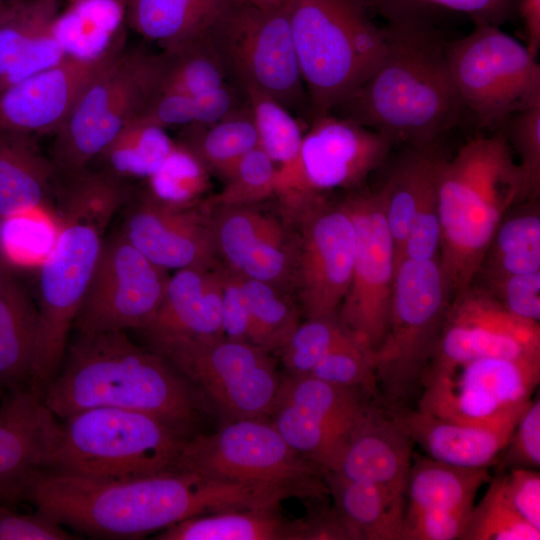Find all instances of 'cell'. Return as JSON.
Listing matches in <instances>:
<instances>
[{
    "instance_id": "cell-1",
    "label": "cell",
    "mask_w": 540,
    "mask_h": 540,
    "mask_svg": "<svg viewBox=\"0 0 540 540\" xmlns=\"http://www.w3.org/2000/svg\"><path fill=\"white\" fill-rule=\"evenodd\" d=\"M36 510L90 537L135 539L187 518L268 503L259 485L169 471L135 478H101L43 469L23 493Z\"/></svg>"
},
{
    "instance_id": "cell-2",
    "label": "cell",
    "mask_w": 540,
    "mask_h": 540,
    "mask_svg": "<svg viewBox=\"0 0 540 540\" xmlns=\"http://www.w3.org/2000/svg\"><path fill=\"white\" fill-rule=\"evenodd\" d=\"M382 27L386 53L335 110L392 145H427L457 125L464 107L453 85L447 41L422 11L392 10Z\"/></svg>"
},
{
    "instance_id": "cell-3",
    "label": "cell",
    "mask_w": 540,
    "mask_h": 540,
    "mask_svg": "<svg viewBox=\"0 0 540 540\" xmlns=\"http://www.w3.org/2000/svg\"><path fill=\"white\" fill-rule=\"evenodd\" d=\"M64 358L42 396L61 419L91 408H121L150 414L188 436L205 408L204 398L165 358L125 331L78 333Z\"/></svg>"
},
{
    "instance_id": "cell-4",
    "label": "cell",
    "mask_w": 540,
    "mask_h": 540,
    "mask_svg": "<svg viewBox=\"0 0 540 540\" xmlns=\"http://www.w3.org/2000/svg\"><path fill=\"white\" fill-rule=\"evenodd\" d=\"M438 262L456 294L478 275L504 215L529 199L506 134L476 136L444 158L437 175Z\"/></svg>"
},
{
    "instance_id": "cell-5",
    "label": "cell",
    "mask_w": 540,
    "mask_h": 540,
    "mask_svg": "<svg viewBox=\"0 0 540 540\" xmlns=\"http://www.w3.org/2000/svg\"><path fill=\"white\" fill-rule=\"evenodd\" d=\"M312 119L332 113L386 53L363 0H284Z\"/></svg>"
},
{
    "instance_id": "cell-6",
    "label": "cell",
    "mask_w": 540,
    "mask_h": 540,
    "mask_svg": "<svg viewBox=\"0 0 540 540\" xmlns=\"http://www.w3.org/2000/svg\"><path fill=\"white\" fill-rule=\"evenodd\" d=\"M55 204L57 238L38 268V334L28 386L41 397L62 365L69 331L114 216L68 196L58 197Z\"/></svg>"
},
{
    "instance_id": "cell-7",
    "label": "cell",
    "mask_w": 540,
    "mask_h": 540,
    "mask_svg": "<svg viewBox=\"0 0 540 540\" xmlns=\"http://www.w3.org/2000/svg\"><path fill=\"white\" fill-rule=\"evenodd\" d=\"M60 423L48 469L101 478L177 470L185 434L150 414L97 407Z\"/></svg>"
},
{
    "instance_id": "cell-8",
    "label": "cell",
    "mask_w": 540,
    "mask_h": 540,
    "mask_svg": "<svg viewBox=\"0 0 540 540\" xmlns=\"http://www.w3.org/2000/svg\"><path fill=\"white\" fill-rule=\"evenodd\" d=\"M438 262L403 259L395 271L384 338L372 353L379 392L391 408L419 387L435 353L451 303Z\"/></svg>"
},
{
    "instance_id": "cell-9",
    "label": "cell",
    "mask_w": 540,
    "mask_h": 540,
    "mask_svg": "<svg viewBox=\"0 0 540 540\" xmlns=\"http://www.w3.org/2000/svg\"><path fill=\"white\" fill-rule=\"evenodd\" d=\"M177 470L229 482L287 488L299 498L329 495L324 473L294 451L267 418L229 420L212 434L188 437Z\"/></svg>"
},
{
    "instance_id": "cell-10",
    "label": "cell",
    "mask_w": 540,
    "mask_h": 540,
    "mask_svg": "<svg viewBox=\"0 0 540 540\" xmlns=\"http://www.w3.org/2000/svg\"><path fill=\"white\" fill-rule=\"evenodd\" d=\"M446 56L460 101L480 127L497 130L540 105L537 57L499 26L475 23L467 35L447 41Z\"/></svg>"
},
{
    "instance_id": "cell-11",
    "label": "cell",
    "mask_w": 540,
    "mask_h": 540,
    "mask_svg": "<svg viewBox=\"0 0 540 540\" xmlns=\"http://www.w3.org/2000/svg\"><path fill=\"white\" fill-rule=\"evenodd\" d=\"M146 338L151 349L229 420L268 419L282 379L269 352L224 336Z\"/></svg>"
},
{
    "instance_id": "cell-12",
    "label": "cell",
    "mask_w": 540,
    "mask_h": 540,
    "mask_svg": "<svg viewBox=\"0 0 540 540\" xmlns=\"http://www.w3.org/2000/svg\"><path fill=\"white\" fill-rule=\"evenodd\" d=\"M160 55L124 49L91 81L54 133L51 160L60 175L86 168L137 118L157 86Z\"/></svg>"
},
{
    "instance_id": "cell-13",
    "label": "cell",
    "mask_w": 540,
    "mask_h": 540,
    "mask_svg": "<svg viewBox=\"0 0 540 540\" xmlns=\"http://www.w3.org/2000/svg\"><path fill=\"white\" fill-rule=\"evenodd\" d=\"M391 142L349 118L332 113L312 119L295 163L277 171L275 196L282 219L299 223L323 201L322 193L362 183L387 159Z\"/></svg>"
},
{
    "instance_id": "cell-14",
    "label": "cell",
    "mask_w": 540,
    "mask_h": 540,
    "mask_svg": "<svg viewBox=\"0 0 540 540\" xmlns=\"http://www.w3.org/2000/svg\"><path fill=\"white\" fill-rule=\"evenodd\" d=\"M227 80L251 87L286 109L304 101L303 79L284 6L261 10L235 1L203 37Z\"/></svg>"
},
{
    "instance_id": "cell-15",
    "label": "cell",
    "mask_w": 540,
    "mask_h": 540,
    "mask_svg": "<svg viewBox=\"0 0 540 540\" xmlns=\"http://www.w3.org/2000/svg\"><path fill=\"white\" fill-rule=\"evenodd\" d=\"M540 381V357H485L429 366L419 410L449 421L492 424L518 418Z\"/></svg>"
},
{
    "instance_id": "cell-16",
    "label": "cell",
    "mask_w": 540,
    "mask_h": 540,
    "mask_svg": "<svg viewBox=\"0 0 540 540\" xmlns=\"http://www.w3.org/2000/svg\"><path fill=\"white\" fill-rule=\"evenodd\" d=\"M372 398L358 388L333 385L310 375L289 374L281 379L268 420L294 451L325 475L337 471Z\"/></svg>"
},
{
    "instance_id": "cell-17",
    "label": "cell",
    "mask_w": 540,
    "mask_h": 540,
    "mask_svg": "<svg viewBox=\"0 0 540 540\" xmlns=\"http://www.w3.org/2000/svg\"><path fill=\"white\" fill-rule=\"evenodd\" d=\"M169 277L120 230L112 233L104 240L73 327L79 334L143 331L160 307Z\"/></svg>"
},
{
    "instance_id": "cell-18",
    "label": "cell",
    "mask_w": 540,
    "mask_h": 540,
    "mask_svg": "<svg viewBox=\"0 0 540 540\" xmlns=\"http://www.w3.org/2000/svg\"><path fill=\"white\" fill-rule=\"evenodd\" d=\"M355 229V254L349 289L337 316L344 327L374 352L389 319L395 279L394 244L380 188L343 202Z\"/></svg>"
},
{
    "instance_id": "cell-19",
    "label": "cell",
    "mask_w": 540,
    "mask_h": 540,
    "mask_svg": "<svg viewBox=\"0 0 540 540\" xmlns=\"http://www.w3.org/2000/svg\"><path fill=\"white\" fill-rule=\"evenodd\" d=\"M485 357H540V325L514 316L485 287L471 284L451 301L429 366Z\"/></svg>"
},
{
    "instance_id": "cell-20",
    "label": "cell",
    "mask_w": 540,
    "mask_h": 540,
    "mask_svg": "<svg viewBox=\"0 0 540 540\" xmlns=\"http://www.w3.org/2000/svg\"><path fill=\"white\" fill-rule=\"evenodd\" d=\"M293 279L307 318L336 315L349 289L355 229L344 206L324 201L310 209L299 222Z\"/></svg>"
},
{
    "instance_id": "cell-21",
    "label": "cell",
    "mask_w": 540,
    "mask_h": 540,
    "mask_svg": "<svg viewBox=\"0 0 540 540\" xmlns=\"http://www.w3.org/2000/svg\"><path fill=\"white\" fill-rule=\"evenodd\" d=\"M120 232L159 267L212 268L217 255L212 220L192 207H174L145 192L126 203Z\"/></svg>"
},
{
    "instance_id": "cell-22",
    "label": "cell",
    "mask_w": 540,
    "mask_h": 540,
    "mask_svg": "<svg viewBox=\"0 0 540 540\" xmlns=\"http://www.w3.org/2000/svg\"><path fill=\"white\" fill-rule=\"evenodd\" d=\"M123 50L96 61L65 56L58 64L2 89L0 128L33 136L54 134L91 81Z\"/></svg>"
},
{
    "instance_id": "cell-23",
    "label": "cell",
    "mask_w": 540,
    "mask_h": 540,
    "mask_svg": "<svg viewBox=\"0 0 540 540\" xmlns=\"http://www.w3.org/2000/svg\"><path fill=\"white\" fill-rule=\"evenodd\" d=\"M212 221L217 254L242 277L281 287L293 278L297 245L287 223L254 206L217 208Z\"/></svg>"
},
{
    "instance_id": "cell-24",
    "label": "cell",
    "mask_w": 540,
    "mask_h": 540,
    "mask_svg": "<svg viewBox=\"0 0 540 540\" xmlns=\"http://www.w3.org/2000/svg\"><path fill=\"white\" fill-rule=\"evenodd\" d=\"M60 422L29 389L2 400L0 407V496H22L31 477L48 469Z\"/></svg>"
},
{
    "instance_id": "cell-25",
    "label": "cell",
    "mask_w": 540,
    "mask_h": 540,
    "mask_svg": "<svg viewBox=\"0 0 540 540\" xmlns=\"http://www.w3.org/2000/svg\"><path fill=\"white\" fill-rule=\"evenodd\" d=\"M413 444L390 413L373 402L353 431L335 472L404 499Z\"/></svg>"
},
{
    "instance_id": "cell-26",
    "label": "cell",
    "mask_w": 540,
    "mask_h": 540,
    "mask_svg": "<svg viewBox=\"0 0 540 540\" xmlns=\"http://www.w3.org/2000/svg\"><path fill=\"white\" fill-rule=\"evenodd\" d=\"M389 413L428 457L469 468H488L495 464L519 419L467 424L438 418L419 409L394 407Z\"/></svg>"
},
{
    "instance_id": "cell-27",
    "label": "cell",
    "mask_w": 540,
    "mask_h": 540,
    "mask_svg": "<svg viewBox=\"0 0 540 540\" xmlns=\"http://www.w3.org/2000/svg\"><path fill=\"white\" fill-rule=\"evenodd\" d=\"M219 270L189 267L169 277L160 307L142 332L191 339L223 337Z\"/></svg>"
},
{
    "instance_id": "cell-28",
    "label": "cell",
    "mask_w": 540,
    "mask_h": 540,
    "mask_svg": "<svg viewBox=\"0 0 540 540\" xmlns=\"http://www.w3.org/2000/svg\"><path fill=\"white\" fill-rule=\"evenodd\" d=\"M59 172L35 136L0 128V218L33 208L52 210Z\"/></svg>"
},
{
    "instance_id": "cell-29",
    "label": "cell",
    "mask_w": 540,
    "mask_h": 540,
    "mask_svg": "<svg viewBox=\"0 0 540 540\" xmlns=\"http://www.w3.org/2000/svg\"><path fill=\"white\" fill-rule=\"evenodd\" d=\"M278 507L224 510L197 515L157 533L158 540H317L311 514L290 520Z\"/></svg>"
},
{
    "instance_id": "cell-30",
    "label": "cell",
    "mask_w": 540,
    "mask_h": 540,
    "mask_svg": "<svg viewBox=\"0 0 540 540\" xmlns=\"http://www.w3.org/2000/svg\"><path fill=\"white\" fill-rule=\"evenodd\" d=\"M38 334V308L12 268L0 262V396L28 389Z\"/></svg>"
},
{
    "instance_id": "cell-31",
    "label": "cell",
    "mask_w": 540,
    "mask_h": 540,
    "mask_svg": "<svg viewBox=\"0 0 540 540\" xmlns=\"http://www.w3.org/2000/svg\"><path fill=\"white\" fill-rule=\"evenodd\" d=\"M126 23L162 51L202 39L237 0H123Z\"/></svg>"
},
{
    "instance_id": "cell-32",
    "label": "cell",
    "mask_w": 540,
    "mask_h": 540,
    "mask_svg": "<svg viewBox=\"0 0 540 540\" xmlns=\"http://www.w3.org/2000/svg\"><path fill=\"white\" fill-rule=\"evenodd\" d=\"M123 0H72L52 31L65 56L96 61L125 48Z\"/></svg>"
},
{
    "instance_id": "cell-33",
    "label": "cell",
    "mask_w": 540,
    "mask_h": 540,
    "mask_svg": "<svg viewBox=\"0 0 540 540\" xmlns=\"http://www.w3.org/2000/svg\"><path fill=\"white\" fill-rule=\"evenodd\" d=\"M324 480L351 540H401L403 498L338 472L326 473Z\"/></svg>"
},
{
    "instance_id": "cell-34",
    "label": "cell",
    "mask_w": 540,
    "mask_h": 540,
    "mask_svg": "<svg viewBox=\"0 0 540 540\" xmlns=\"http://www.w3.org/2000/svg\"><path fill=\"white\" fill-rule=\"evenodd\" d=\"M443 159L437 141L408 147L380 187L394 244L395 271L401 262L404 244L418 207L427 190L436 182Z\"/></svg>"
},
{
    "instance_id": "cell-35",
    "label": "cell",
    "mask_w": 540,
    "mask_h": 540,
    "mask_svg": "<svg viewBox=\"0 0 540 540\" xmlns=\"http://www.w3.org/2000/svg\"><path fill=\"white\" fill-rule=\"evenodd\" d=\"M488 468L451 465L430 457L412 458L405 513L419 511L470 512L481 486L489 482Z\"/></svg>"
},
{
    "instance_id": "cell-36",
    "label": "cell",
    "mask_w": 540,
    "mask_h": 540,
    "mask_svg": "<svg viewBox=\"0 0 540 540\" xmlns=\"http://www.w3.org/2000/svg\"><path fill=\"white\" fill-rule=\"evenodd\" d=\"M194 154L209 172L225 178L235 165L258 147L248 104L216 121L183 126L177 142Z\"/></svg>"
},
{
    "instance_id": "cell-37",
    "label": "cell",
    "mask_w": 540,
    "mask_h": 540,
    "mask_svg": "<svg viewBox=\"0 0 540 540\" xmlns=\"http://www.w3.org/2000/svg\"><path fill=\"white\" fill-rule=\"evenodd\" d=\"M175 145L165 128L133 120L87 167L125 181L147 179L161 166Z\"/></svg>"
},
{
    "instance_id": "cell-38",
    "label": "cell",
    "mask_w": 540,
    "mask_h": 540,
    "mask_svg": "<svg viewBox=\"0 0 540 540\" xmlns=\"http://www.w3.org/2000/svg\"><path fill=\"white\" fill-rule=\"evenodd\" d=\"M534 201L499 224L479 269L485 279L540 271V214Z\"/></svg>"
},
{
    "instance_id": "cell-39",
    "label": "cell",
    "mask_w": 540,
    "mask_h": 540,
    "mask_svg": "<svg viewBox=\"0 0 540 540\" xmlns=\"http://www.w3.org/2000/svg\"><path fill=\"white\" fill-rule=\"evenodd\" d=\"M238 92L229 84L196 95L153 92L135 120L162 128L210 123L242 106Z\"/></svg>"
},
{
    "instance_id": "cell-40",
    "label": "cell",
    "mask_w": 540,
    "mask_h": 540,
    "mask_svg": "<svg viewBox=\"0 0 540 540\" xmlns=\"http://www.w3.org/2000/svg\"><path fill=\"white\" fill-rule=\"evenodd\" d=\"M51 212L33 208L0 218V262L10 268H39L58 234V221Z\"/></svg>"
},
{
    "instance_id": "cell-41",
    "label": "cell",
    "mask_w": 540,
    "mask_h": 540,
    "mask_svg": "<svg viewBox=\"0 0 540 540\" xmlns=\"http://www.w3.org/2000/svg\"><path fill=\"white\" fill-rule=\"evenodd\" d=\"M159 55L154 92L196 95L228 84L221 64L203 38Z\"/></svg>"
},
{
    "instance_id": "cell-42",
    "label": "cell",
    "mask_w": 540,
    "mask_h": 540,
    "mask_svg": "<svg viewBox=\"0 0 540 540\" xmlns=\"http://www.w3.org/2000/svg\"><path fill=\"white\" fill-rule=\"evenodd\" d=\"M250 108L260 147L276 164L277 171L296 161L304 132L288 109L270 96L251 87L241 90Z\"/></svg>"
},
{
    "instance_id": "cell-43",
    "label": "cell",
    "mask_w": 540,
    "mask_h": 540,
    "mask_svg": "<svg viewBox=\"0 0 540 540\" xmlns=\"http://www.w3.org/2000/svg\"><path fill=\"white\" fill-rule=\"evenodd\" d=\"M240 277L252 321L253 343L269 353L277 352L300 324L298 312L281 287Z\"/></svg>"
},
{
    "instance_id": "cell-44",
    "label": "cell",
    "mask_w": 540,
    "mask_h": 540,
    "mask_svg": "<svg viewBox=\"0 0 540 540\" xmlns=\"http://www.w3.org/2000/svg\"><path fill=\"white\" fill-rule=\"evenodd\" d=\"M481 501L473 505L461 540H539L536 529L514 510L503 487V473L489 480Z\"/></svg>"
},
{
    "instance_id": "cell-45",
    "label": "cell",
    "mask_w": 540,
    "mask_h": 540,
    "mask_svg": "<svg viewBox=\"0 0 540 540\" xmlns=\"http://www.w3.org/2000/svg\"><path fill=\"white\" fill-rule=\"evenodd\" d=\"M209 173L194 154L176 142L161 166L147 178L144 192L169 206L192 207L208 190Z\"/></svg>"
},
{
    "instance_id": "cell-46",
    "label": "cell",
    "mask_w": 540,
    "mask_h": 540,
    "mask_svg": "<svg viewBox=\"0 0 540 540\" xmlns=\"http://www.w3.org/2000/svg\"><path fill=\"white\" fill-rule=\"evenodd\" d=\"M277 166L270 157L256 147L248 152L224 178L223 189L208 199V209L255 206L275 195Z\"/></svg>"
},
{
    "instance_id": "cell-47",
    "label": "cell",
    "mask_w": 540,
    "mask_h": 540,
    "mask_svg": "<svg viewBox=\"0 0 540 540\" xmlns=\"http://www.w3.org/2000/svg\"><path fill=\"white\" fill-rule=\"evenodd\" d=\"M352 338L337 314L307 318L277 352L289 374L307 375L329 351Z\"/></svg>"
},
{
    "instance_id": "cell-48",
    "label": "cell",
    "mask_w": 540,
    "mask_h": 540,
    "mask_svg": "<svg viewBox=\"0 0 540 540\" xmlns=\"http://www.w3.org/2000/svg\"><path fill=\"white\" fill-rule=\"evenodd\" d=\"M56 0H13L0 27V81L27 43L57 17Z\"/></svg>"
},
{
    "instance_id": "cell-49",
    "label": "cell",
    "mask_w": 540,
    "mask_h": 540,
    "mask_svg": "<svg viewBox=\"0 0 540 540\" xmlns=\"http://www.w3.org/2000/svg\"><path fill=\"white\" fill-rule=\"evenodd\" d=\"M372 351L352 338L329 351L307 374L327 383L358 388L377 398Z\"/></svg>"
},
{
    "instance_id": "cell-50",
    "label": "cell",
    "mask_w": 540,
    "mask_h": 540,
    "mask_svg": "<svg viewBox=\"0 0 540 540\" xmlns=\"http://www.w3.org/2000/svg\"><path fill=\"white\" fill-rule=\"evenodd\" d=\"M520 158L517 163L529 199L540 191V105L509 117L499 128Z\"/></svg>"
},
{
    "instance_id": "cell-51",
    "label": "cell",
    "mask_w": 540,
    "mask_h": 540,
    "mask_svg": "<svg viewBox=\"0 0 540 540\" xmlns=\"http://www.w3.org/2000/svg\"><path fill=\"white\" fill-rule=\"evenodd\" d=\"M379 11L417 10L439 7L468 15L473 23L501 26L518 17L519 0H363Z\"/></svg>"
},
{
    "instance_id": "cell-52",
    "label": "cell",
    "mask_w": 540,
    "mask_h": 540,
    "mask_svg": "<svg viewBox=\"0 0 540 540\" xmlns=\"http://www.w3.org/2000/svg\"><path fill=\"white\" fill-rule=\"evenodd\" d=\"M495 464L499 471L540 467V400H531L520 415Z\"/></svg>"
},
{
    "instance_id": "cell-53",
    "label": "cell",
    "mask_w": 540,
    "mask_h": 540,
    "mask_svg": "<svg viewBox=\"0 0 540 540\" xmlns=\"http://www.w3.org/2000/svg\"><path fill=\"white\" fill-rule=\"evenodd\" d=\"M440 243L441 227L436 180L418 207L404 244L401 261L438 259Z\"/></svg>"
},
{
    "instance_id": "cell-54",
    "label": "cell",
    "mask_w": 540,
    "mask_h": 540,
    "mask_svg": "<svg viewBox=\"0 0 540 540\" xmlns=\"http://www.w3.org/2000/svg\"><path fill=\"white\" fill-rule=\"evenodd\" d=\"M489 290L514 316L540 321V271L485 279Z\"/></svg>"
},
{
    "instance_id": "cell-55",
    "label": "cell",
    "mask_w": 540,
    "mask_h": 540,
    "mask_svg": "<svg viewBox=\"0 0 540 540\" xmlns=\"http://www.w3.org/2000/svg\"><path fill=\"white\" fill-rule=\"evenodd\" d=\"M52 25L53 23L27 43L0 81V91L58 64L65 57L53 34Z\"/></svg>"
},
{
    "instance_id": "cell-56",
    "label": "cell",
    "mask_w": 540,
    "mask_h": 540,
    "mask_svg": "<svg viewBox=\"0 0 540 540\" xmlns=\"http://www.w3.org/2000/svg\"><path fill=\"white\" fill-rule=\"evenodd\" d=\"M222 330L226 338L253 343V327L241 277L234 271L220 269Z\"/></svg>"
},
{
    "instance_id": "cell-57",
    "label": "cell",
    "mask_w": 540,
    "mask_h": 540,
    "mask_svg": "<svg viewBox=\"0 0 540 540\" xmlns=\"http://www.w3.org/2000/svg\"><path fill=\"white\" fill-rule=\"evenodd\" d=\"M470 512L419 511L404 513L401 540L460 539Z\"/></svg>"
},
{
    "instance_id": "cell-58",
    "label": "cell",
    "mask_w": 540,
    "mask_h": 540,
    "mask_svg": "<svg viewBox=\"0 0 540 540\" xmlns=\"http://www.w3.org/2000/svg\"><path fill=\"white\" fill-rule=\"evenodd\" d=\"M64 526L36 511L21 514L0 504V540H70L75 539Z\"/></svg>"
},
{
    "instance_id": "cell-59",
    "label": "cell",
    "mask_w": 540,
    "mask_h": 540,
    "mask_svg": "<svg viewBox=\"0 0 540 540\" xmlns=\"http://www.w3.org/2000/svg\"><path fill=\"white\" fill-rule=\"evenodd\" d=\"M505 495L519 516L540 530V473L536 469H510L503 473Z\"/></svg>"
},
{
    "instance_id": "cell-60",
    "label": "cell",
    "mask_w": 540,
    "mask_h": 540,
    "mask_svg": "<svg viewBox=\"0 0 540 540\" xmlns=\"http://www.w3.org/2000/svg\"><path fill=\"white\" fill-rule=\"evenodd\" d=\"M518 17L524 26L525 45L537 57L540 48V0H519Z\"/></svg>"
},
{
    "instance_id": "cell-61",
    "label": "cell",
    "mask_w": 540,
    "mask_h": 540,
    "mask_svg": "<svg viewBox=\"0 0 540 540\" xmlns=\"http://www.w3.org/2000/svg\"><path fill=\"white\" fill-rule=\"evenodd\" d=\"M261 10H273L283 6L284 0H237Z\"/></svg>"
},
{
    "instance_id": "cell-62",
    "label": "cell",
    "mask_w": 540,
    "mask_h": 540,
    "mask_svg": "<svg viewBox=\"0 0 540 540\" xmlns=\"http://www.w3.org/2000/svg\"><path fill=\"white\" fill-rule=\"evenodd\" d=\"M70 1H72V0H68V2H70Z\"/></svg>"
}]
</instances>
